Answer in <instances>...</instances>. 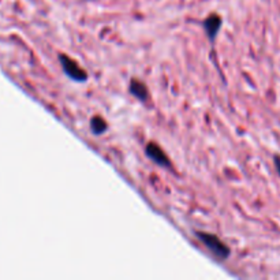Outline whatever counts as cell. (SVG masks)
<instances>
[{
    "instance_id": "6da1fadb",
    "label": "cell",
    "mask_w": 280,
    "mask_h": 280,
    "mask_svg": "<svg viewBox=\"0 0 280 280\" xmlns=\"http://www.w3.org/2000/svg\"><path fill=\"white\" fill-rule=\"evenodd\" d=\"M194 237L198 242L211 253L217 261H225L231 256V249L228 245L223 242L219 237L208 231H194Z\"/></svg>"
},
{
    "instance_id": "7a4b0ae2",
    "label": "cell",
    "mask_w": 280,
    "mask_h": 280,
    "mask_svg": "<svg viewBox=\"0 0 280 280\" xmlns=\"http://www.w3.org/2000/svg\"><path fill=\"white\" fill-rule=\"evenodd\" d=\"M58 59H59L60 69H62L63 74H65L70 81L77 83H83L89 79V74H87L86 70L81 67L75 59L70 58L66 54H59Z\"/></svg>"
},
{
    "instance_id": "3957f363",
    "label": "cell",
    "mask_w": 280,
    "mask_h": 280,
    "mask_svg": "<svg viewBox=\"0 0 280 280\" xmlns=\"http://www.w3.org/2000/svg\"><path fill=\"white\" fill-rule=\"evenodd\" d=\"M145 156L149 159V160L156 164L157 167L160 168H164V170H174V164L171 161L170 156L165 153V151L155 141H149V143L145 145Z\"/></svg>"
},
{
    "instance_id": "277c9868",
    "label": "cell",
    "mask_w": 280,
    "mask_h": 280,
    "mask_svg": "<svg viewBox=\"0 0 280 280\" xmlns=\"http://www.w3.org/2000/svg\"><path fill=\"white\" fill-rule=\"evenodd\" d=\"M221 26H223V18L217 13H212V14L208 15L207 18H204L202 29H204V32L207 34L208 40H209L211 44H215L217 34L220 33Z\"/></svg>"
},
{
    "instance_id": "5b68a950",
    "label": "cell",
    "mask_w": 280,
    "mask_h": 280,
    "mask_svg": "<svg viewBox=\"0 0 280 280\" xmlns=\"http://www.w3.org/2000/svg\"><path fill=\"white\" fill-rule=\"evenodd\" d=\"M129 93L143 104H149L151 101V92L147 83L138 78H131L129 82Z\"/></svg>"
},
{
    "instance_id": "8992f818",
    "label": "cell",
    "mask_w": 280,
    "mask_h": 280,
    "mask_svg": "<svg viewBox=\"0 0 280 280\" xmlns=\"http://www.w3.org/2000/svg\"><path fill=\"white\" fill-rule=\"evenodd\" d=\"M89 129H90V133L93 135L100 137V135H104L108 131V123L101 115H93L89 120Z\"/></svg>"
},
{
    "instance_id": "52a82bcc",
    "label": "cell",
    "mask_w": 280,
    "mask_h": 280,
    "mask_svg": "<svg viewBox=\"0 0 280 280\" xmlns=\"http://www.w3.org/2000/svg\"><path fill=\"white\" fill-rule=\"evenodd\" d=\"M273 163H275V167H276V171H277V174L280 175V156H273Z\"/></svg>"
}]
</instances>
